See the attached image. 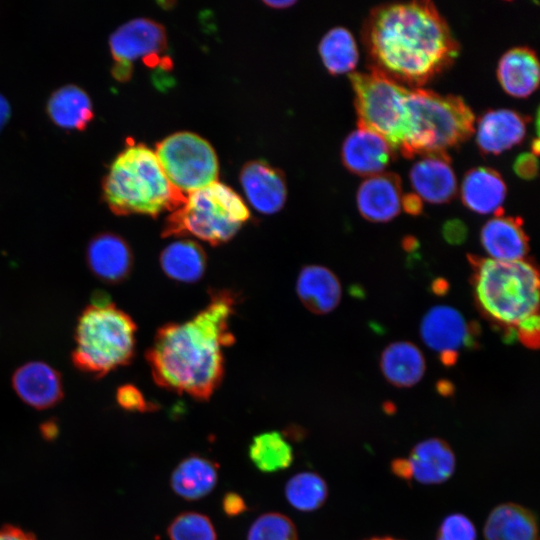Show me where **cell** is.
Instances as JSON below:
<instances>
[{"mask_svg":"<svg viewBox=\"0 0 540 540\" xmlns=\"http://www.w3.org/2000/svg\"><path fill=\"white\" fill-rule=\"evenodd\" d=\"M538 152H539V140H538V138H536V139H534L532 141L531 153L536 156L538 154Z\"/></svg>","mask_w":540,"mask_h":540,"instance_id":"cell-46","label":"cell"},{"mask_svg":"<svg viewBox=\"0 0 540 540\" xmlns=\"http://www.w3.org/2000/svg\"><path fill=\"white\" fill-rule=\"evenodd\" d=\"M235 304L232 292L213 291L193 318L157 331L147 360L159 386L198 400L210 398L224 374L223 349L234 342L229 322Z\"/></svg>","mask_w":540,"mask_h":540,"instance_id":"cell-2","label":"cell"},{"mask_svg":"<svg viewBox=\"0 0 540 540\" xmlns=\"http://www.w3.org/2000/svg\"><path fill=\"white\" fill-rule=\"evenodd\" d=\"M402 195L399 176L381 172L366 177L361 183L357 190V207L368 221L388 222L399 214Z\"/></svg>","mask_w":540,"mask_h":540,"instance_id":"cell-14","label":"cell"},{"mask_svg":"<svg viewBox=\"0 0 540 540\" xmlns=\"http://www.w3.org/2000/svg\"><path fill=\"white\" fill-rule=\"evenodd\" d=\"M47 112L57 126L65 129H83L93 118L88 94L75 85L56 90L47 103Z\"/></svg>","mask_w":540,"mask_h":540,"instance_id":"cell-27","label":"cell"},{"mask_svg":"<svg viewBox=\"0 0 540 540\" xmlns=\"http://www.w3.org/2000/svg\"><path fill=\"white\" fill-rule=\"evenodd\" d=\"M391 468L396 476L404 480H411L410 469L406 458L395 459L391 464Z\"/></svg>","mask_w":540,"mask_h":540,"instance_id":"cell-42","label":"cell"},{"mask_svg":"<svg viewBox=\"0 0 540 540\" xmlns=\"http://www.w3.org/2000/svg\"><path fill=\"white\" fill-rule=\"evenodd\" d=\"M355 93L358 126L382 136L395 152L407 87L378 70L353 72L349 75Z\"/></svg>","mask_w":540,"mask_h":540,"instance_id":"cell-8","label":"cell"},{"mask_svg":"<svg viewBox=\"0 0 540 540\" xmlns=\"http://www.w3.org/2000/svg\"><path fill=\"white\" fill-rule=\"evenodd\" d=\"M526 122L521 114L510 109L487 111L477 123L478 147L488 154H499L511 148L523 140Z\"/></svg>","mask_w":540,"mask_h":540,"instance_id":"cell-18","label":"cell"},{"mask_svg":"<svg viewBox=\"0 0 540 540\" xmlns=\"http://www.w3.org/2000/svg\"><path fill=\"white\" fill-rule=\"evenodd\" d=\"M478 332L476 323H468L458 310L448 305L433 306L420 323L422 341L440 355L458 354L463 347H475Z\"/></svg>","mask_w":540,"mask_h":540,"instance_id":"cell-11","label":"cell"},{"mask_svg":"<svg viewBox=\"0 0 540 540\" xmlns=\"http://www.w3.org/2000/svg\"><path fill=\"white\" fill-rule=\"evenodd\" d=\"M218 479L217 465L200 455L184 458L173 470L171 487L186 500H198L208 495Z\"/></svg>","mask_w":540,"mask_h":540,"instance_id":"cell-26","label":"cell"},{"mask_svg":"<svg viewBox=\"0 0 540 540\" xmlns=\"http://www.w3.org/2000/svg\"><path fill=\"white\" fill-rule=\"evenodd\" d=\"M406 459L411 480L425 485L447 481L453 475L456 466L452 448L439 438H429L417 443Z\"/></svg>","mask_w":540,"mask_h":540,"instance_id":"cell-19","label":"cell"},{"mask_svg":"<svg viewBox=\"0 0 540 540\" xmlns=\"http://www.w3.org/2000/svg\"><path fill=\"white\" fill-rule=\"evenodd\" d=\"M480 241L490 259L502 262L523 260L529 249L522 219L501 214L483 225Z\"/></svg>","mask_w":540,"mask_h":540,"instance_id":"cell-16","label":"cell"},{"mask_svg":"<svg viewBox=\"0 0 540 540\" xmlns=\"http://www.w3.org/2000/svg\"><path fill=\"white\" fill-rule=\"evenodd\" d=\"M514 172L523 179H532L538 173L537 157L531 152L520 154L513 164Z\"/></svg>","mask_w":540,"mask_h":540,"instance_id":"cell-37","label":"cell"},{"mask_svg":"<svg viewBox=\"0 0 540 540\" xmlns=\"http://www.w3.org/2000/svg\"><path fill=\"white\" fill-rule=\"evenodd\" d=\"M296 290L301 302L316 314L331 312L341 299V285L338 278L331 270L320 265L302 268Z\"/></svg>","mask_w":540,"mask_h":540,"instance_id":"cell-23","label":"cell"},{"mask_svg":"<svg viewBox=\"0 0 540 540\" xmlns=\"http://www.w3.org/2000/svg\"><path fill=\"white\" fill-rule=\"evenodd\" d=\"M477 533L472 521L463 514L453 513L443 519L436 540H476Z\"/></svg>","mask_w":540,"mask_h":540,"instance_id":"cell-34","label":"cell"},{"mask_svg":"<svg viewBox=\"0 0 540 540\" xmlns=\"http://www.w3.org/2000/svg\"><path fill=\"white\" fill-rule=\"evenodd\" d=\"M363 33L371 68L413 88L442 72L459 53L447 22L430 1L374 8Z\"/></svg>","mask_w":540,"mask_h":540,"instance_id":"cell-1","label":"cell"},{"mask_svg":"<svg viewBox=\"0 0 540 540\" xmlns=\"http://www.w3.org/2000/svg\"><path fill=\"white\" fill-rule=\"evenodd\" d=\"M87 261L92 272L108 282L123 280L132 267L130 247L118 235L103 233L91 240Z\"/></svg>","mask_w":540,"mask_h":540,"instance_id":"cell-21","label":"cell"},{"mask_svg":"<svg viewBox=\"0 0 540 540\" xmlns=\"http://www.w3.org/2000/svg\"><path fill=\"white\" fill-rule=\"evenodd\" d=\"M539 62L528 47H514L500 58L497 76L502 88L511 96L527 97L539 84Z\"/></svg>","mask_w":540,"mask_h":540,"instance_id":"cell-22","label":"cell"},{"mask_svg":"<svg viewBox=\"0 0 540 540\" xmlns=\"http://www.w3.org/2000/svg\"><path fill=\"white\" fill-rule=\"evenodd\" d=\"M415 193L431 203H445L456 194L457 180L447 154L422 156L410 170Z\"/></svg>","mask_w":540,"mask_h":540,"instance_id":"cell-15","label":"cell"},{"mask_svg":"<svg viewBox=\"0 0 540 540\" xmlns=\"http://www.w3.org/2000/svg\"><path fill=\"white\" fill-rule=\"evenodd\" d=\"M474 123V114L461 97L407 88L397 151L407 158L447 154L471 136Z\"/></svg>","mask_w":540,"mask_h":540,"instance_id":"cell-4","label":"cell"},{"mask_svg":"<svg viewBox=\"0 0 540 540\" xmlns=\"http://www.w3.org/2000/svg\"><path fill=\"white\" fill-rule=\"evenodd\" d=\"M368 540H400V539H396V538H392V537H374V538H370Z\"/></svg>","mask_w":540,"mask_h":540,"instance_id":"cell-47","label":"cell"},{"mask_svg":"<svg viewBox=\"0 0 540 540\" xmlns=\"http://www.w3.org/2000/svg\"><path fill=\"white\" fill-rule=\"evenodd\" d=\"M443 236L451 244H460L467 237V227L459 220H450L443 225Z\"/></svg>","mask_w":540,"mask_h":540,"instance_id":"cell-38","label":"cell"},{"mask_svg":"<svg viewBox=\"0 0 540 540\" xmlns=\"http://www.w3.org/2000/svg\"><path fill=\"white\" fill-rule=\"evenodd\" d=\"M432 289L436 294L443 295L448 290V284L445 280L439 279L434 281Z\"/></svg>","mask_w":540,"mask_h":540,"instance_id":"cell-45","label":"cell"},{"mask_svg":"<svg viewBox=\"0 0 540 540\" xmlns=\"http://www.w3.org/2000/svg\"><path fill=\"white\" fill-rule=\"evenodd\" d=\"M249 217V209L241 196L216 181L187 194L166 219L162 235H191L219 245L230 240Z\"/></svg>","mask_w":540,"mask_h":540,"instance_id":"cell-7","label":"cell"},{"mask_svg":"<svg viewBox=\"0 0 540 540\" xmlns=\"http://www.w3.org/2000/svg\"><path fill=\"white\" fill-rule=\"evenodd\" d=\"M516 338L529 348H537L539 344V317L533 315L522 321L516 329Z\"/></svg>","mask_w":540,"mask_h":540,"instance_id":"cell-36","label":"cell"},{"mask_svg":"<svg viewBox=\"0 0 540 540\" xmlns=\"http://www.w3.org/2000/svg\"><path fill=\"white\" fill-rule=\"evenodd\" d=\"M390 144L379 134L358 126L344 140L341 158L345 167L360 176L383 172L393 156Z\"/></svg>","mask_w":540,"mask_h":540,"instance_id":"cell-13","label":"cell"},{"mask_svg":"<svg viewBox=\"0 0 540 540\" xmlns=\"http://www.w3.org/2000/svg\"><path fill=\"white\" fill-rule=\"evenodd\" d=\"M0 540H37L33 535L16 527L0 529Z\"/></svg>","mask_w":540,"mask_h":540,"instance_id":"cell-41","label":"cell"},{"mask_svg":"<svg viewBox=\"0 0 540 540\" xmlns=\"http://www.w3.org/2000/svg\"><path fill=\"white\" fill-rule=\"evenodd\" d=\"M506 193L507 188L502 176L489 167L470 169L461 184L463 203L478 214H501Z\"/></svg>","mask_w":540,"mask_h":540,"instance_id":"cell-20","label":"cell"},{"mask_svg":"<svg viewBox=\"0 0 540 540\" xmlns=\"http://www.w3.org/2000/svg\"><path fill=\"white\" fill-rule=\"evenodd\" d=\"M109 46L116 63L132 65V61L144 58L148 64H164L159 56L167 50V34L164 26L152 19H132L114 31Z\"/></svg>","mask_w":540,"mask_h":540,"instance_id":"cell-10","label":"cell"},{"mask_svg":"<svg viewBox=\"0 0 540 540\" xmlns=\"http://www.w3.org/2000/svg\"><path fill=\"white\" fill-rule=\"evenodd\" d=\"M247 540H298V534L290 518L278 512H269L252 523Z\"/></svg>","mask_w":540,"mask_h":540,"instance_id":"cell-32","label":"cell"},{"mask_svg":"<svg viewBox=\"0 0 540 540\" xmlns=\"http://www.w3.org/2000/svg\"><path fill=\"white\" fill-rule=\"evenodd\" d=\"M160 265L164 273L174 280L195 282L204 274L206 254L203 248L192 240H177L163 249Z\"/></svg>","mask_w":540,"mask_h":540,"instance_id":"cell-28","label":"cell"},{"mask_svg":"<svg viewBox=\"0 0 540 540\" xmlns=\"http://www.w3.org/2000/svg\"><path fill=\"white\" fill-rule=\"evenodd\" d=\"M155 154L171 185L184 195L217 181L216 152L196 133L180 131L167 136L157 143Z\"/></svg>","mask_w":540,"mask_h":540,"instance_id":"cell-9","label":"cell"},{"mask_svg":"<svg viewBox=\"0 0 540 540\" xmlns=\"http://www.w3.org/2000/svg\"><path fill=\"white\" fill-rule=\"evenodd\" d=\"M263 3L270 8L275 9H285L291 7L295 1L291 0H269V1H263Z\"/></svg>","mask_w":540,"mask_h":540,"instance_id":"cell-44","label":"cell"},{"mask_svg":"<svg viewBox=\"0 0 540 540\" xmlns=\"http://www.w3.org/2000/svg\"><path fill=\"white\" fill-rule=\"evenodd\" d=\"M224 512L228 516H237L246 510L244 499L236 493H228L222 501Z\"/></svg>","mask_w":540,"mask_h":540,"instance_id":"cell-39","label":"cell"},{"mask_svg":"<svg viewBox=\"0 0 540 540\" xmlns=\"http://www.w3.org/2000/svg\"><path fill=\"white\" fill-rule=\"evenodd\" d=\"M10 116V106L7 100L0 94V130L3 128Z\"/></svg>","mask_w":540,"mask_h":540,"instance_id":"cell-43","label":"cell"},{"mask_svg":"<svg viewBox=\"0 0 540 540\" xmlns=\"http://www.w3.org/2000/svg\"><path fill=\"white\" fill-rule=\"evenodd\" d=\"M170 540H216L210 519L198 512H184L173 519L168 527Z\"/></svg>","mask_w":540,"mask_h":540,"instance_id":"cell-33","label":"cell"},{"mask_svg":"<svg viewBox=\"0 0 540 540\" xmlns=\"http://www.w3.org/2000/svg\"><path fill=\"white\" fill-rule=\"evenodd\" d=\"M401 208L410 215H419L422 212V199L416 193L402 195Z\"/></svg>","mask_w":540,"mask_h":540,"instance_id":"cell-40","label":"cell"},{"mask_svg":"<svg viewBox=\"0 0 540 540\" xmlns=\"http://www.w3.org/2000/svg\"><path fill=\"white\" fill-rule=\"evenodd\" d=\"M12 383L21 400L37 409L49 408L62 397L59 373L41 361L28 362L18 368Z\"/></svg>","mask_w":540,"mask_h":540,"instance_id":"cell-17","label":"cell"},{"mask_svg":"<svg viewBox=\"0 0 540 540\" xmlns=\"http://www.w3.org/2000/svg\"><path fill=\"white\" fill-rule=\"evenodd\" d=\"M136 325L105 296L95 298L80 316L73 360L86 372L102 376L128 363L135 349Z\"/></svg>","mask_w":540,"mask_h":540,"instance_id":"cell-6","label":"cell"},{"mask_svg":"<svg viewBox=\"0 0 540 540\" xmlns=\"http://www.w3.org/2000/svg\"><path fill=\"white\" fill-rule=\"evenodd\" d=\"M102 189L105 202L117 215L155 217L165 210L173 211L186 197L171 185L155 152L142 143L117 155Z\"/></svg>","mask_w":540,"mask_h":540,"instance_id":"cell-5","label":"cell"},{"mask_svg":"<svg viewBox=\"0 0 540 540\" xmlns=\"http://www.w3.org/2000/svg\"><path fill=\"white\" fill-rule=\"evenodd\" d=\"M239 180L249 203L262 214H274L285 204L284 173L264 160H252L241 169Z\"/></svg>","mask_w":540,"mask_h":540,"instance_id":"cell-12","label":"cell"},{"mask_svg":"<svg viewBox=\"0 0 540 540\" xmlns=\"http://www.w3.org/2000/svg\"><path fill=\"white\" fill-rule=\"evenodd\" d=\"M485 540H537L534 514L524 506L503 503L488 515L484 525Z\"/></svg>","mask_w":540,"mask_h":540,"instance_id":"cell-24","label":"cell"},{"mask_svg":"<svg viewBox=\"0 0 540 540\" xmlns=\"http://www.w3.org/2000/svg\"><path fill=\"white\" fill-rule=\"evenodd\" d=\"M117 401L121 407L131 411H145L149 408L142 393L133 385H123L117 391Z\"/></svg>","mask_w":540,"mask_h":540,"instance_id":"cell-35","label":"cell"},{"mask_svg":"<svg viewBox=\"0 0 540 540\" xmlns=\"http://www.w3.org/2000/svg\"><path fill=\"white\" fill-rule=\"evenodd\" d=\"M252 463L262 472L272 473L288 468L293 461V449L277 431L255 436L249 446Z\"/></svg>","mask_w":540,"mask_h":540,"instance_id":"cell-30","label":"cell"},{"mask_svg":"<svg viewBox=\"0 0 540 540\" xmlns=\"http://www.w3.org/2000/svg\"><path fill=\"white\" fill-rule=\"evenodd\" d=\"M318 51L325 68L331 74L350 72L359 58L352 33L344 27L330 29L321 39Z\"/></svg>","mask_w":540,"mask_h":540,"instance_id":"cell-29","label":"cell"},{"mask_svg":"<svg viewBox=\"0 0 540 540\" xmlns=\"http://www.w3.org/2000/svg\"><path fill=\"white\" fill-rule=\"evenodd\" d=\"M328 487L325 480L314 472H300L292 476L285 486V496L291 506L303 512L320 508L326 501Z\"/></svg>","mask_w":540,"mask_h":540,"instance_id":"cell-31","label":"cell"},{"mask_svg":"<svg viewBox=\"0 0 540 540\" xmlns=\"http://www.w3.org/2000/svg\"><path fill=\"white\" fill-rule=\"evenodd\" d=\"M380 368L390 384L397 387H411L422 379L426 364L421 350L415 344L397 341L383 350Z\"/></svg>","mask_w":540,"mask_h":540,"instance_id":"cell-25","label":"cell"},{"mask_svg":"<svg viewBox=\"0 0 540 540\" xmlns=\"http://www.w3.org/2000/svg\"><path fill=\"white\" fill-rule=\"evenodd\" d=\"M473 269L476 304L483 316L502 332L507 342L516 339V329L538 314L539 275L528 260L502 262L468 257Z\"/></svg>","mask_w":540,"mask_h":540,"instance_id":"cell-3","label":"cell"}]
</instances>
